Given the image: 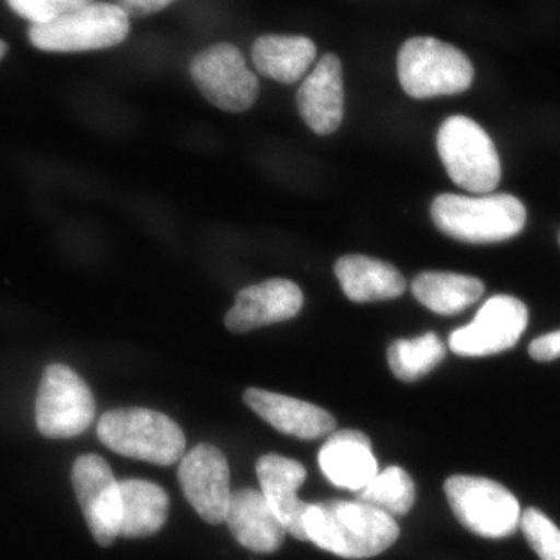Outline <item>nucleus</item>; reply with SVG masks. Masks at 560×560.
<instances>
[{
    "instance_id": "nucleus-13",
    "label": "nucleus",
    "mask_w": 560,
    "mask_h": 560,
    "mask_svg": "<svg viewBox=\"0 0 560 560\" xmlns=\"http://www.w3.org/2000/svg\"><path fill=\"white\" fill-rule=\"evenodd\" d=\"M304 304V294L289 279H270L246 287L237 294L234 307L228 312V329L234 334L259 329L268 324L294 318Z\"/></svg>"
},
{
    "instance_id": "nucleus-12",
    "label": "nucleus",
    "mask_w": 560,
    "mask_h": 560,
    "mask_svg": "<svg viewBox=\"0 0 560 560\" xmlns=\"http://www.w3.org/2000/svg\"><path fill=\"white\" fill-rule=\"evenodd\" d=\"M184 497L202 521L220 525L231 501V471L226 456L209 444L191 448L178 469Z\"/></svg>"
},
{
    "instance_id": "nucleus-20",
    "label": "nucleus",
    "mask_w": 560,
    "mask_h": 560,
    "mask_svg": "<svg viewBox=\"0 0 560 560\" xmlns=\"http://www.w3.org/2000/svg\"><path fill=\"white\" fill-rule=\"evenodd\" d=\"M250 58L267 79L294 84L311 70L316 46L307 36L265 35L254 40Z\"/></svg>"
},
{
    "instance_id": "nucleus-16",
    "label": "nucleus",
    "mask_w": 560,
    "mask_h": 560,
    "mask_svg": "<svg viewBox=\"0 0 560 560\" xmlns=\"http://www.w3.org/2000/svg\"><path fill=\"white\" fill-rule=\"evenodd\" d=\"M243 399L272 429L298 440H319L337 429L329 411L308 401L259 388L246 389Z\"/></svg>"
},
{
    "instance_id": "nucleus-8",
    "label": "nucleus",
    "mask_w": 560,
    "mask_h": 560,
    "mask_svg": "<svg viewBox=\"0 0 560 560\" xmlns=\"http://www.w3.org/2000/svg\"><path fill=\"white\" fill-rule=\"evenodd\" d=\"M35 416L43 436L51 440L80 436L95 418L94 396L75 371L66 364H49L40 378Z\"/></svg>"
},
{
    "instance_id": "nucleus-24",
    "label": "nucleus",
    "mask_w": 560,
    "mask_h": 560,
    "mask_svg": "<svg viewBox=\"0 0 560 560\" xmlns=\"http://www.w3.org/2000/svg\"><path fill=\"white\" fill-rule=\"evenodd\" d=\"M445 353L444 342L434 331H430L415 340L394 341L388 349V363L399 381L418 382L441 364Z\"/></svg>"
},
{
    "instance_id": "nucleus-18",
    "label": "nucleus",
    "mask_w": 560,
    "mask_h": 560,
    "mask_svg": "<svg viewBox=\"0 0 560 560\" xmlns=\"http://www.w3.org/2000/svg\"><path fill=\"white\" fill-rule=\"evenodd\" d=\"M224 523L242 547L260 555L278 551L287 536L285 528L260 490L238 489L232 492Z\"/></svg>"
},
{
    "instance_id": "nucleus-1",
    "label": "nucleus",
    "mask_w": 560,
    "mask_h": 560,
    "mask_svg": "<svg viewBox=\"0 0 560 560\" xmlns=\"http://www.w3.org/2000/svg\"><path fill=\"white\" fill-rule=\"evenodd\" d=\"M307 540L345 559H368L399 539L396 518L360 501L313 503L304 517Z\"/></svg>"
},
{
    "instance_id": "nucleus-11",
    "label": "nucleus",
    "mask_w": 560,
    "mask_h": 560,
    "mask_svg": "<svg viewBox=\"0 0 560 560\" xmlns=\"http://www.w3.org/2000/svg\"><path fill=\"white\" fill-rule=\"evenodd\" d=\"M72 485L92 536L109 547L120 528V485L109 464L98 455L80 456L73 463Z\"/></svg>"
},
{
    "instance_id": "nucleus-5",
    "label": "nucleus",
    "mask_w": 560,
    "mask_h": 560,
    "mask_svg": "<svg viewBox=\"0 0 560 560\" xmlns=\"http://www.w3.org/2000/svg\"><path fill=\"white\" fill-rule=\"evenodd\" d=\"M438 153L456 186L471 194H490L500 184L501 164L495 145L477 121L448 117L438 132Z\"/></svg>"
},
{
    "instance_id": "nucleus-19",
    "label": "nucleus",
    "mask_w": 560,
    "mask_h": 560,
    "mask_svg": "<svg viewBox=\"0 0 560 560\" xmlns=\"http://www.w3.org/2000/svg\"><path fill=\"white\" fill-rule=\"evenodd\" d=\"M335 275L346 296L359 304L394 300L407 290V282L396 267L360 254L341 257L335 264Z\"/></svg>"
},
{
    "instance_id": "nucleus-3",
    "label": "nucleus",
    "mask_w": 560,
    "mask_h": 560,
    "mask_svg": "<svg viewBox=\"0 0 560 560\" xmlns=\"http://www.w3.org/2000/svg\"><path fill=\"white\" fill-rule=\"evenodd\" d=\"M97 434L109 451L158 466H172L186 451V436L178 423L147 408L105 412L97 423Z\"/></svg>"
},
{
    "instance_id": "nucleus-4",
    "label": "nucleus",
    "mask_w": 560,
    "mask_h": 560,
    "mask_svg": "<svg viewBox=\"0 0 560 560\" xmlns=\"http://www.w3.org/2000/svg\"><path fill=\"white\" fill-rule=\"evenodd\" d=\"M397 73L404 91L416 101L467 91L475 70L464 51L430 36L408 39L397 55Z\"/></svg>"
},
{
    "instance_id": "nucleus-14",
    "label": "nucleus",
    "mask_w": 560,
    "mask_h": 560,
    "mask_svg": "<svg viewBox=\"0 0 560 560\" xmlns=\"http://www.w3.org/2000/svg\"><path fill=\"white\" fill-rule=\"evenodd\" d=\"M302 120L319 136L334 135L345 117V83L340 58L326 54L298 90Z\"/></svg>"
},
{
    "instance_id": "nucleus-9",
    "label": "nucleus",
    "mask_w": 560,
    "mask_h": 560,
    "mask_svg": "<svg viewBox=\"0 0 560 560\" xmlns=\"http://www.w3.org/2000/svg\"><path fill=\"white\" fill-rule=\"evenodd\" d=\"M190 75L206 101L228 113H245L259 98V80L232 44L198 51L190 61Z\"/></svg>"
},
{
    "instance_id": "nucleus-6",
    "label": "nucleus",
    "mask_w": 560,
    "mask_h": 560,
    "mask_svg": "<svg viewBox=\"0 0 560 560\" xmlns=\"http://www.w3.org/2000/svg\"><path fill=\"white\" fill-rule=\"evenodd\" d=\"M128 32L130 18L116 3L92 2L57 20L32 24L28 39L44 51H84L117 46Z\"/></svg>"
},
{
    "instance_id": "nucleus-15",
    "label": "nucleus",
    "mask_w": 560,
    "mask_h": 560,
    "mask_svg": "<svg viewBox=\"0 0 560 560\" xmlns=\"http://www.w3.org/2000/svg\"><path fill=\"white\" fill-rule=\"evenodd\" d=\"M260 493L268 501L287 533L294 539L307 540L304 529V517L311 503L300 500L298 490L307 478V470L298 460L285 456H261L256 464Z\"/></svg>"
},
{
    "instance_id": "nucleus-10",
    "label": "nucleus",
    "mask_w": 560,
    "mask_h": 560,
    "mask_svg": "<svg viewBox=\"0 0 560 560\" xmlns=\"http://www.w3.org/2000/svg\"><path fill=\"white\" fill-rule=\"evenodd\" d=\"M528 319V308L522 301L499 294L482 304L470 324L453 331L448 346L460 357L495 355L517 345Z\"/></svg>"
},
{
    "instance_id": "nucleus-27",
    "label": "nucleus",
    "mask_w": 560,
    "mask_h": 560,
    "mask_svg": "<svg viewBox=\"0 0 560 560\" xmlns=\"http://www.w3.org/2000/svg\"><path fill=\"white\" fill-rule=\"evenodd\" d=\"M529 355L537 361H552L560 357V330L544 335L529 345Z\"/></svg>"
},
{
    "instance_id": "nucleus-25",
    "label": "nucleus",
    "mask_w": 560,
    "mask_h": 560,
    "mask_svg": "<svg viewBox=\"0 0 560 560\" xmlns=\"http://www.w3.org/2000/svg\"><path fill=\"white\" fill-rule=\"evenodd\" d=\"M521 528L540 560H560V529L544 512L534 508L523 511Z\"/></svg>"
},
{
    "instance_id": "nucleus-26",
    "label": "nucleus",
    "mask_w": 560,
    "mask_h": 560,
    "mask_svg": "<svg viewBox=\"0 0 560 560\" xmlns=\"http://www.w3.org/2000/svg\"><path fill=\"white\" fill-rule=\"evenodd\" d=\"M94 0H7L10 9L32 24H44L90 5Z\"/></svg>"
},
{
    "instance_id": "nucleus-7",
    "label": "nucleus",
    "mask_w": 560,
    "mask_h": 560,
    "mask_svg": "<svg viewBox=\"0 0 560 560\" xmlns=\"http://www.w3.org/2000/svg\"><path fill=\"white\" fill-rule=\"evenodd\" d=\"M444 490L460 525L477 536L503 539L521 526V504L500 482L455 475L445 481Z\"/></svg>"
},
{
    "instance_id": "nucleus-22",
    "label": "nucleus",
    "mask_w": 560,
    "mask_h": 560,
    "mask_svg": "<svg viewBox=\"0 0 560 560\" xmlns=\"http://www.w3.org/2000/svg\"><path fill=\"white\" fill-rule=\"evenodd\" d=\"M416 300L438 313V315H458L480 300L485 293V283L470 276L456 272H422L411 285Z\"/></svg>"
},
{
    "instance_id": "nucleus-29",
    "label": "nucleus",
    "mask_w": 560,
    "mask_h": 560,
    "mask_svg": "<svg viewBox=\"0 0 560 560\" xmlns=\"http://www.w3.org/2000/svg\"><path fill=\"white\" fill-rule=\"evenodd\" d=\"M7 50H9V46H7L5 40L0 39V60H2L3 55L7 54Z\"/></svg>"
},
{
    "instance_id": "nucleus-21",
    "label": "nucleus",
    "mask_w": 560,
    "mask_h": 560,
    "mask_svg": "<svg viewBox=\"0 0 560 560\" xmlns=\"http://www.w3.org/2000/svg\"><path fill=\"white\" fill-rule=\"evenodd\" d=\"M120 485L119 536L127 539L153 536L164 526L171 500L161 486L145 480H125Z\"/></svg>"
},
{
    "instance_id": "nucleus-28",
    "label": "nucleus",
    "mask_w": 560,
    "mask_h": 560,
    "mask_svg": "<svg viewBox=\"0 0 560 560\" xmlns=\"http://www.w3.org/2000/svg\"><path fill=\"white\" fill-rule=\"evenodd\" d=\"M175 0H117L116 5L119 7L128 18H145L150 14L158 13L171 5Z\"/></svg>"
},
{
    "instance_id": "nucleus-17",
    "label": "nucleus",
    "mask_w": 560,
    "mask_h": 560,
    "mask_svg": "<svg viewBox=\"0 0 560 560\" xmlns=\"http://www.w3.org/2000/svg\"><path fill=\"white\" fill-rule=\"evenodd\" d=\"M319 467L324 477L340 489L359 492L378 474L370 438L359 430H338L320 448Z\"/></svg>"
},
{
    "instance_id": "nucleus-2",
    "label": "nucleus",
    "mask_w": 560,
    "mask_h": 560,
    "mask_svg": "<svg viewBox=\"0 0 560 560\" xmlns=\"http://www.w3.org/2000/svg\"><path fill=\"white\" fill-rule=\"evenodd\" d=\"M431 219L442 234L482 245L515 237L525 228L526 209L518 198L508 194L480 197L444 194L434 198Z\"/></svg>"
},
{
    "instance_id": "nucleus-23",
    "label": "nucleus",
    "mask_w": 560,
    "mask_h": 560,
    "mask_svg": "<svg viewBox=\"0 0 560 560\" xmlns=\"http://www.w3.org/2000/svg\"><path fill=\"white\" fill-rule=\"evenodd\" d=\"M353 495L360 503L397 518L407 515L415 506L416 488L407 470L393 466L378 471L363 489Z\"/></svg>"
}]
</instances>
